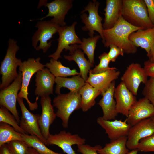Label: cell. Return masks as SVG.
<instances>
[{"instance_id": "obj_1", "label": "cell", "mask_w": 154, "mask_h": 154, "mask_svg": "<svg viewBox=\"0 0 154 154\" xmlns=\"http://www.w3.org/2000/svg\"><path fill=\"white\" fill-rule=\"evenodd\" d=\"M140 29H143L129 23L121 15L113 27L103 30L104 40L102 42L105 47L114 45L121 48L124 53L134 54L137 52V48L129 40V37L132 33Z\"/></svg>"}, {"instance_id": "obj_2", "label": "cell", "mask_w": 154, "mask_h": 154, "mask_svg": "<svg viewBox=\"0 0 154 154\" xmlns=\"http://www.w3.org/2000/svg\"><path fill=\"white\" fill-rule=\"evenodd\" d=\"M121 16L131 25L145 29L154 27L143 0H122Z\"/></svg>"}, {"instance_id": "obj_3", "label": "cell", "mask_w": 154, "mask_h": 154, "mask_svg": "<svg viewBox=\"0 0 154 154\" xmlns=\"http://www.w3.org/2000/svg\"><path fill=\"white\" fill-rule=\"evenodd\" d=\"M17 41L10 39L9 40L8 48L3 60L1 62L0 73L1 74V82L0 85L1 90L9 86L16 78L18 75L17 69L22 62L16 56V52L19 50Z\"/></svg>"}, {"instance_id": "obj_4", "label": "cell", "mask_w": 154, "mask_h": 154, "mask_svg": "<svg viewBox=\"0 0 154 154\" xmlns=\"http://www.w3.org/2000/svg\"><path fill=\"white\" fill-rule=\"evenodd\" d=\"M53 106L57 109V117L62 121L64 128L68 127L70 117L74 111L81 108V97L79 92L60 94L53 99Z\"/></svg>"}, {"instance_id": "obj_5", "label": "cell", "mask_w": 154, "mask_h": 154, "mask_svg": "<svg viewBox=\"0 0 154 154\" xmlns=\"http://www.w3.org/2000/svg\"><path fill=\"white\" fill-rule=\"evenodd\" d=\"M40 57L36 58H29L27 60L22 62L21 65L19 66V71L22 74V82L21 88L18 96L25 99L30 110L31 111L37 109L38 105L37 101L38 97H37L34 102H30L28 98V87L33 76L45 67V65L40 62Z\"/></svg>"}, {"instance_id": "obj_6", "label": "cell", "mask_w": 154, "mask_h": 154, "mask_svg": "<svg viewBox=\"0 0 154 154\" xmlns=\"http://www.w3.org/2000/svg\"><path fill=\"white\" fill-rule=\"evenodd\" d=\"M60 26L51 21H41L35 25L38 28L32 37V45L37 51L42 50L46 52L51 46L52 41H48L53 37V35L58 32Z\"/></svg>"}, {"instance_id": "obj_7", "label": "cell", "mask_w": 154, "mask_h": 154, "mask_svg": "<svg viewBox=\"0 0 154 154\" xmlns=\"http://www.w3.org/2000/svg\"><path fill=\"white\" fill-rule=\"evenodd\" d=\"M100 3L96 0L90 1L81 11V16L82 22L85 24L82 27L84 31H88V35L90 37H93L95 33L94 31L98 32L104 40L103 31L104 30L102 23V18L98 13V8Z\"/></svg>"}, {"instance_id": "obj_8", "label": "cell", "mask_w": 154, "mask_h": 154, "mask_svg": "<svg viewBox=\"0 0 154 154\" xmlns=\"http://www.w3.org/2000/svg\"><path fill=\"white\" fill-rule=\"evenodd\" d=\"M23 99L18 96L17 100L22 113L19 123L20 126L26 134L36 136L47 145L46 140L43 136L39 125L40 115L30 112L26 107Z\"/></svg>"}, {"instance_id": "obj_9", "label": "cell", "mask_w": 154, "mask_h": 154, "mask_svg": "<svg viewBox=\"0 0 154 154\" xmlns=\"http://www.w3.org/2000/svg\"><path fill=\"white\" fill-rule=\"evenodd\" d=\"M22 74L18 73L17 77L6 88L1 90L0 92V105L7 108L15 117L19 123L20 121L16 103L18 92L20 90L22 85Z\"/></svg>"}, {"instance_id": "obj_10", "label": "cell", "mask_w": 154, "mask_h": 154, "mask_svg": "<svg viewBox=\"0 0 154 154\" xmlns=\"http://www.w3.org/2000/svg\"><path fill=\"white\" fill-rule=\"evenodd\" d=\"M73 1L72 0H55L48 3L46 0H40L38 8L43 6L47 7L48 13L45 17L38 20L42 21L48 17H53L50 20L51 21L60 26H65V17L72 7Z\"/></svg>"}, {"instance_id": "obj_11", "label": "cell", "mask_w": 154, "mask_h": 154, "mask_svg": "<svg viewBox=\"0 0 154 154\" xmlns=\"http://www.w3.org/2000/svg\"><path fill=\"white\" fill-rule=\"evenodd\" d=\"M143 67L138 63H133L127 68L121 78V82L135 96L137 95L140 84L148 80Z\"/></svg>"}, {"instance_id": "obj_12", "label": "cell", "mask_w": 154, "mask_h": 154, "mask_svg": "<svg viewBox=\"0 0 154 154\" xmlns=\"http://www.w3.org/2000/svg\"><path fill=\"white\" fill-rule=\"evenodd\" d=\"M46 141L47 145H56L66 154H76L72 146L74 145L84 144L86 139L77 134H72L69 132L62 130L58 133L50 134Z\"/></svg>"}, {"instance_id": "obj_13", "label": "cell", "mask_w": 154, "mask_h": 154, "mask_svg": "<svg viewBox=\"0 0 154 154\" xmlns=\"http://www.w3.org/2000/svg\"><path fill=\"white\" fill-rule=\"evenodd\" d=\"M154 133V123L151 118L143 120L132 126L127 136L126 146L130 150L137 149L142 139Z\"/></svg>"}, {"instance_id": "obj_14", "label": "cell", "mask_w": 154, "mask_h": 154, "mask_svg": "<svg viewBox=\"0 0 154 154\" xmlns=\"http://www.w3.org/2000/svg\"><path fill=\"white\" fill-rule=\"evenodd\" d=\"M76 22H74L70 26H60L58 31L59 37L57 39L58 46L56 51L52 54L48 56L57 60L61 58V54L64 49L66 51H70L71 49V45L81 44L82 41L76 35L75 27L77 24Z\"/></svg>"}, {"instance_id": "obj_15", "label": "cell", "mask_w": 154, "mask_h": 154, "mask_svg": "<svg viewBox=\"0 0 154 154\" xmlns=\"http://www.w3.org/2000/svg\"><path fill=\"white\" fill-rule=\"evenodd\" d=\"M154 117V107L146 98L137 100L131 106L126 120L131 127L145 119Z\"/></svg>"}, {"instance_id": "obj_16", "label": "cell", "mask_w": 154, "mask_h": 154, "mask_svg": "<svg viewBox=\"0 0 154 154\" xmlns=\"http://www.w3.org/2000/svg\"><path fill=\"white\" fill-rule=\"evenodd\" d=\"M96 121L105 130L110 141L127 136L131 127L126 119L124 121L121 120H108L104 119L102 117H100L97 118Z\"/></svg>"}, {"instance_id": "obj_17", "label": "cell", "mask_w": 154, "mask_h": 154, "mask_svg": "<svg viewBox=\"0 0 154 154\" xmlns=\"http://www.w3.org/2000/svg\"><path fill=\"white\" fill-rule=\"evenodd\" d=\"M40 103L42 111L39 119L38 123L43 136L47 140L50 134L49 131L50 126L57 116L49 96L41 97Z\"/></svg>"}, {"instance_id": "obj_18", "label": "cell", "mask_w": 154, "mask_h": 154, "mask_svg": "<svg viewBox=\"0 0 154 154\" xmlns=\"http://www.w3.org/2000/svg\"><path fill=\"white\" fill-rule=\"evenodd\" d=\"M114 96L117 112L127 117L131 107L137 100L135 96L121 82L115 88Z\"/></svg>"}, {"instance_id": "obj_19", "label": "cell", "mask_w": 154, "mask_h": 154, "mask_svg": "<svg viewBox=\"0 0 154 154\" xmlns=\"http://www.w3.org/2000/svg\"><path fill=\"white\" fill-rule=\"evenodd\" d=\"M35 76V95L41 97L52 94L56 77L49 70L44 68L38 71Z\"/></svg>"}, {"instance_id": "obj_20", "label": "cell", "mask_w": 154, "mask_h": 154, "mask_svg": "<svg viewBox=\"0 0 154 154\" xmlns=\"http://www.w3.org/2000/svg\"><path fill=\"white\" fill-rule=\"evenodd\" d=\"M115 88L114 81L102 92V97L98 103L103 112L102 117L106 120H114L118 114L116 110V102L114 98Z\"/></svg>"}, {"instance_id": "obj_21", "label": "cell", "mask_w": 154, "mask_h": 154, "mask_svg": "<svg viewBox=\"0 0 154 154\" xmlns=\"http://www.w3.org/2000/svg\"><path fill=\"white\" fill-rule=\"evenodd\" d=\"M89 76L86 82L102 92L109 86L110 84L119 77L120 72L114 67L103 72L92 74L89 71Z\"/></svg>"}, {"instance_id": "obj_22", "label": "cell", "mask_w": 154, "mask_h": 154, "mask_svg": "<svg viewBox=\"0 0 154 154\" xmlns=\"http://www.w3.org/2000/svg\"><path fill=\"white\" fill-rule=\"evenodd\" d=\"M129 39L137 47L145 49L150 58L154 46V27L133 32L130 34Z\"/></svg>"}, {"instance_id": "obj_23", "label": "cell", "mask_w": 154, "mask_h": 154, "mask_svg": "<svg viewBox=\"0 0 154 154\" xmlns=\"http://www.w3.org/2000/svg\"><path fill=\"white\" fill-rule=\"evenodd\" d=\"M122 0H107L104 9L105 18L102 24L104 29L113 27L121 15Z\"/></svg>"}, {"instance_id": "obj_24", "label": "cell", "mask_w": 154, "mask_h": 154, "mask_svg": "<svg viewBox=\"0 0 154 154\" xmlns=\"http://www.w3.org/2000/svg\"><path fill=\"white\" fill-rule=\"evenodd\" d=\"M76 45H71L72 48L69 51V55H65L64 57L69 61H74L76 63L79 68L80 75L86 81L88 78V74L91 68L94 66L93 64L86 59L84 53L77 48Z\"/></svg>"}, {"instance_id": "obj_25", "label": "cell", "mask_w": 154, "mask_h": 154, "mask_svg": "<svg viewBox=\"0 0 154 154\" xmlns=\"http://www.w3.org/2000/svg\"><path fill=\"white\" fill-rule=\"evenodd\" d=\"M79 92L81 97V109L83 112L87 111L94 106L96 103L95 99L102 94L101 91L86 82Z\"/></svg>"}, {"instance_id": "obj_26", "label": "cell", "mask_w": 154, "mask_h": 154, "mask_svg": "<svg viewBox=\"0 0 154 154\" xmlns=\"http://www.w3.org/2000/svg\"><path fill=\"white\" fill-rule=\"evenodd\" d=\"M56 84L55 92L57 94L60 93L62 87L68 89L70 92H79L86 83L85 80L80 75L73 76L71 78L56 77L55 79Z\"/></svg>"}, {"instance_id": "obj_27", "label": "cell", "mask_w": 154, "mask_h": 154, "mask_svg": "<svg viewBox=\"0 0 154 154\" xmlns=\"http://www.w3.org/2000/svg\"><path fill=\"white\" fill-rule=\"evenodd\" d=\"M127 136L110 141L98 151L99 154H127L129 149L126 146Z\"/></svg>"}, {"instance_id": "obj_28", "label": "cell", "mask_w": 154, "mask_h": 154, "mask_svg": "<svg viewBox=\"0 0 154 154\" xmlns=\"http://www.w3.org/2000/svg\"><path fill=\"white\" fill-rule=\"evenodd\" d=\"M45 65L56 77H66L69 76L80 75L76 69H71L69 67L63 66L60 61L53 58H51L50 62L47 63Z\"/></svg>"}, {"instance_id": "obj_29", "label": "cell", "mask_w": 154, "mask_h": 154, "mask_svg": "<svg viewBox=\"0 0 154 154\" xmlns=\"http://www.w3.org/2000/svg\"><path fill=\"white\" fill-rule=\"evenodd\" d=\"M21 134L10 125L0 122V147L12 141H24Z\"/></svg>"}, {"instance_id": "obj_30", "label": "cell", "mask_w": 154, "mask_h": 154, "mask_svg": "<svg viewBox=\"0 0 154 154\" xmlns=\"http://www.w3.org/2000/svg\"><path fill=\"white\" fill-rule=\"evenodd\" d=\"M100 37V35H98L88 38H83L82 43L76 45L78 48L83 50L84 53L86 54L89 61L92 64L94 63V53L96 43Z\"/></svg>"}, {"instance_id": "obj_31", "label": "cell", "mask_w": 154, "mask_h": 154, "mask_svg": "<svg viewBox=\"0 0 154 154\" xmlns=\"http://www.w3.org/2000/svg\"><path fill=\"white\" fill-rule=\"evenodd\" d=\"M24 141L30 147L34 148L41 154H62L55 152L48 148L41 140L36 136L26 133L22 134Z\"/></svg>"}, {"instance_id": "obj_32", "label": "cell", "mask_w": 154, "mask_h": 154, "mask_svg": "<svg viewBox=\"0 0 154 154\" xmlns=\"http://www.w3.org/2000/svg\"><path fill=\"white\" fill-rule=\"evenodd\" d=\"M0 122L7 124L13 127L18 132L21 134L26 133L20 127L15 116L11 114L7 108L0 106Z\"/></svg>"}, {"instance_id": "obj_33", "label": "cell", "mask_w": 154, "mask_h": 154, "mask_svg": "<svg viewBox=\"0 0 154 154\" xmlns=\"http://www.w3.org/2000/svg\"><path fill=\"white\" fill-rule=\"evenodd\" d=\"M6 144L11 154H27L29 147L24 141L14 140Z\"/></svg>"}, {"instance_id": "obj_34", "label": "cell", "mask_w": 154, "mask_h": 154, "mask_svg": "<svg viewBox=\"0 0 154 154\" xmlns=\"http://www.w3.org/2000/svg\"><path fill=\"white\" fill-rule=\"evenodd\" d=\"M100 60L99 64L96 65L93 69L90 70L92 73L96 74L105 72L111 68L109 66L110 60L108 56L107 53L104 52L98 57Z\"/></svg>"}, {"instance_id": "obj_35", "label": "cell", "mask_w": 154, "mask_h": 154, "mask_svg": "<svg viewBox=\"0 0 154 154\" xmlns=\"http://www.w3.org/2000/svg\"><path fill=\"white\" fill-rule=\"evenodd\" d=\"M137 149L143 152H154V133L141 140Z\"/></svg>"}, {"instance_id": "obj_36", "label": "cell", "mask_w": 154, "mask_h": 154, "mask_svg": "<svg viewBox=\"0 0 154 154\" xmlns=\"http://www.w3.org/2000/svg\"><path fill=\"white\" fill-rule=\"evenodd\" d=\"M142 94L154 107V78L150 77L145 84Z\"/></svg>"}, {"instance_id": "obj_37", "label": "cell", "mask_w": 154, "mask_h": 154, "mask_svg": "<svg viewBox=\"0 0 154 154\" xmlns=\"http://www.w3.org/2000/svg\"><path fill=\"white\" fill-rule=\"evenodd\" d=\"M77 146V151L82 154H98V151L102 147L100 145L92 146L87 144Z\"/></svg>"}, {"instance_id": "obj_38", "label": "cell", "mask_w": 154, "mask_h": 154, "mask_svg": "<svg viewBox=\"0 0 154 154\" xmlns=\"http://www.w3.org/2000/svg\"><path fill=\"white\" fill-rule=\"evenodd\" d=\"M109 47L110 50L107 55L110 62H115L119 55L123 56L124 53L121 48L114 45H111Z\"/></svg>"}, {"instance_id": "obj_39", "label": "cell", "mask_w": 154, "mask_h": 154, "mask_svg": "<svg viewBox=\"0 0 154 154\" xmlns=\"http://www.w3.org/2000/svg\"><path fill=\"white\" fill-rule=\"evenodd\" d=\"M146 5L149 18L154 25V3L153 0H144Z\"/></svg>"}, {"instance_id": "obj_40", "label": "cell", "mask_w": 154, "mask_h": 154, "mask_svg": "<svg viewBox=\"0 0 154 154\" xmlns=\"http://www.w3.org/2000/svg\"><path fill=\"white\" fill-rule=\"evenodd\" d=\"M143 68L148 76L154 78V62L147 60L144 63Z\"/></svg>"}, {"instance_id": "obj_41", "label": "cell", "mask_w": 154, "mask_h": 154, "mask_svg": "<svg viewBox=\"0 0 154 154\" xmlns=\"http://www.w3.org/2000/svg\"><path fill=\"white\" fill-rule=\"evenodd\" d=\"M0 154H11L6 144L0 147Z\"/></svg>"}, {"instance_id": "obj_42", "label": "cell", "mask_w": 154, "mask_h": 154, "mask_svg": "<svg viewBox=\"0 0 154 154\" xmlns=\"http://www.w3.org/2000/svg\"><path fill=\"white\" fill-rule=\"evenodd\" d=\"M27 154H41L36 149L31 147H29Z\"/></svg>"}, {"instance_id": "obj_43", "label": "cell", "mask_w": 154, "mask_h": 154, "mask_svg": "<svg viewBox=\"0 0 154 154\" xmlns=\"http://www.w3.org/2000/svg\"><path fill=\"white\" fill-rule=\"evenodd\" d=\"M138 151L137 149H135L129 151L127 154H137Z\"/></svg>"}, {"instance_id": "obj_44", "label": "cell", "mask_w": 154, "mask_h": 154, "mask_svg": "<svg viewBox=\"0 0 154 154\" xmlns=\"http://www.w3.org/2000/svg\"><path fill=\"white\" fill-rule=\"evenodd\" d=\"M149 60L152 62H154V46L153 50L151 56Z\"/></svg>"}, {"instance_id": "obj_45", "label": "cell", "mask_w": 154, "mask_h": 154, "mask_svg": "<svg viewBox=\"0 0 154 154\" xmlns=\"http://www.w3.org/2000/svg\"><path fill=\"white\" fill-rule=\"evenodd\" d=\"M151 119L152 120V121H153V122L154 123V117H152L151 118Z\"/></svg>"}, {"instance_id": "obj_46", "label": "cell", "mask_w": 154, "mask_h": 154, "mask_svg": "<svg viewBox=\"0 0 154 154\" xmlns=\"http://www.w3.org/2000/svg\"><path fill=\"white\" fill-rule=\"evenodd\" d=\"M153 1L154 3V0H153Z\"/></svg>"}]
</instances>
